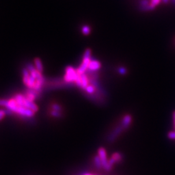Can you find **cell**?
Here are the masks:
<instances>
[{
	"instance_id": "1",
	"label": "cell",
	"mask_w": 175,
	"mask_h": 175,
	"mask_svg": "<svg viewBox=\"0 0 175 175\" xmlns=\"http://www.w3.org/2000/svg\"><path fill=\"white\" fill-rule=\"evenodd\" d=\"M66 74L64 77V80L68 83L75 82L79 74L78 73L77 70L74 69L71 66H68L66 68Z\"/></svg>"
},
{
	"instance_id": "2",
	"label": "cell",
	"mask_w": 175,
	"mask_h": 175,
	"mask_svg": "<svg viewBox=\"0 0 175 175\" xmlns=\"http://www.w3.org/2000/svg\"><path fill=\"white\" fill-rule=\"evenodd\" d=\"M98 155L100 157V160L102 162V165H103V168L104 170L109 171L112 169V166H110L109 164L108 160L107 159V152H106V150L104 148L101 147L100 148L98 151Z\"/></svg>"
},
{
	"instance_id": "3",
	"label": "cell",
	"mask_w": 175,
	"mask_h": 175,
	"mask_svg": "<svg viewBox=\"0 0 175 175\" xmlns=\"http://www.w3.org/2000/svg\"><path fill=\"white\" fill-rule=\"evenodd\" d=\"M123 130H125V129L121 124L117 126L111 132V133L108 136L107 138L108 141L109 143H112L113 141H114L117 138H118L119 136L122 133V132Z\"/></svg>"
},
{
	"instance_id": "4",
	"label": "cell",
	"mask_w": 175,
	"mask_h": 175,
	"mask_svg": "<svg viewBox=\"0 0 175 175\" xmlns=\"http://www.w3.org/2000/svg\"><path fill=\"white\" fill-rule=\"evenodd\" d=\"M90 61H91V58H82V62L81 66L77 69L78 74H83L88 70Z\"/></svg>"
},
{
	"instance_id": "5",
	"label": "cell",
	"mask_w": 175,
	"mask_h": 175,
	"mask_svg": "<svg viewBox=\"0 0 175 175\" xmlns=\"http://www.w3.org/2000/svg\"><path fill=\"white\" fill-rule=\"evenodd\" d=\"M23 107L27 108L29 109H31V110H33V112H36L38 110V106H37L34 101H31V100H28L27 99H26V97L24 99V104H23Z\"/></svg>"
},
{
	"instance_id": "6",
	"label": "cell",
	"mask_w": 175,
	"mask_h": 175,
	"mask_svg": "<svg viewBox=\"0 0 175 175\" xmlns=\"http://www.w3.org/2000/svg\"><path fill=\"white\" fill-rule=\"evenodd\" d=\"M100 63L97 60L91 59V61L89 62L88 70L92 71H97L100 68Z\"/></svg>"
},
{
	"instance_id": "7",
	"label": "cell",
	"mask_w": 175,
	"mask_h": 175,
	"mask_svg": "<svg viewBox=\"0 0 175 175\" xmlns=\"http://www.w3.org/2000/svg\"><path fill=\"white\" fill-rule=\"evenodd\" d=\"M131 123H132L131 115L129 114H126L123 117V119H122L121 124L122 125V126H123L124 129L126 130L130 126Z\"/></svg>"
},
{
	"instance_id": "8",
	"label": "cell",
	"mask_w": 175,
	"mask_h": 175,
	"mask_svg": "<svg viewBox=\"0 0 175 175\" xmlns=\"http://www.w3.org/2000/svg\"><path fill=\"white\" fill-rule=\"evenodd\" d=\"M81 75V84H82V87L81 89H85L86 87L89 85V78L88 75L84 73L83 74H80Z\"/></svg>"
},
{
	"instance_id": "9",
	"label": "cell",
	"mask_w": 175,
	"mask_h": 175,
	"mask_svg": "<svg viewBox=\"0 0 175 175\" xmlns=\"http://www.w3.org/2000/svg\"><path fill=\"white\" fill-rule=\"evenodd\" d=\"M34 62H35V66L37 70V71H38L39 72L42 73V72H43L44 71V67H43V64H42L41 60L39 58H36Z\"/></svg>"
},
{
	"instance_id": "10",
	"label": "cell",
	"mask_w": 175,
	"mask_h": 175,
	"mask_svg": "<svg viewBox=\"0 0 175 175\" xmlns=\"http://www.w3.org/2000/svg\"><path fill=\"white\" fill-rule=\"evenodd\" d=\"M22 75H23V82L25 84V85H27V82H28L29 78L31 75L30 72L27 70V67H24L22 70Z\"/></svg>"
},
{
	"instance_id": "11",
	"label": "cell",
	"mask_w": 175,
	"mask_h": 175,
	"mask_svg": "<svg viewBox=\"0 0 175 175\" xmlns=\"http://www.w3.org/2000/svg\"><path fill=\"white\" fill-rule=\"evenodd\" d=\"M94 163H95V166L97 169H100L103 168V165H102V162L101 160H100V157L99 155L95 156L94 158Z\"/></svg>"
},
{
	"instance_id": "12",
	"label": "cell",
	"mask_w": 175,
	"mask_h": 175,
	"mask_svg": "<svg viewBox=\"0 0 175 175\" xmlns=\"http://www.w3.org/2000/svg\"><path fill=\"white\" fill-rule=\"evenodd\" d=\"M84 90H85L86 93L88 95H93L95 92H96V88H95L93 85H92V84L88 85Z\"/></svg>"
},
{
	"instance_id": "13",
	"label": "cell",
	"mask_w": 175,
	"mask_h": 175,
	"mask_svg": "<svg viewBox=\"0 0 175 175\" xmlns=\"http://www.w3.org/2000/svg\"><path fill=\"white\" fill-rule=\"evenodd\" d=\"M81 31H82V33L84 35L88 36L90 34V33H91V28H90L89 25H84L81 28Z\"/></svg>"
},
{
	"instance_id": "14",
	"label": "cell",
	"mask_w": 175,
	"mask_h": 175,
	"mask_svg": "<svg viewBox=\"0 0 175 175\" xmlns=\"http://www.w3.org/2000/svg\"><path fill=\"white\" fill-rule=\"evenodd\" d=\"M139 9L142 12H147V11H151V10H153L155 9L152 7V5L150 3V5H147V6H144V7L140 6Z\"/></svg>"
},
{
	"instance_id": "15",
	"label": "cell",
	"mask_w": 175,
	"mask_h": 175,
	"mask_svg": "<svg viewBox=\"0 0 175 175\" xmlns=\"http://www.w3.org/2000/svg\"><path fill=\"white\" fill-rule=\"evenodd\" d=\"M50 114L53 117H54V118H62V115H63L62 113L61 112H58V111L53 110H51Z\"/></svg>"
},
{
	"instance_id": "16",
	"label": "cell",
	"mask_w": 175,
	"mask_h": 175,
	"mask_svg": "<svg viewBox=\"0 0 175 175\" xmlns=\"http://www.w3.org/2000/svg\"><path fill=\"white\" fill-rule=\"evenodd\" d=\"M51 110L58 111V112H62V108L61 107V106H60L59 104H58L57 103L52 104V105H51Z\"/></svg>"
},
{
	"instance_id": "17",
	"label": "cell",
	"mask_w": 175,
	"mask_h": 175,
	"mask_svg": "<svg viewBox=\"0 0 175 175\" xmlns=\"http://www.w3.org/2000/svg\"><path fill=\"white\" fill-rule=\"evenodd\" d=\"M112 158H113L114 159L115 161L116 162V163L119 162H121V160H122V156H121V154H119V153H115V154H114V155L112 156Z\"/></svg>"
},
{
	"instance_id": "18",
	"label": "cell",
	"mask_w": 175,
	"mask_h": 175,
	"mask_svg": "<svg viewBox=\"0 0 175 175\" xmlns=\"http://www.w3.org/2000/svg\"><path fill=\"white\" fill-rule=\"evenodd\" d=\"M118 73L119 74H121V75H126V74L127 73V70H126V69L125 67H123V66H121L118 68Z\"/></svg>"
},
{
	"instance_id": "19",
	"label": "cell",
	"mask_w": 175,
	"mask_h": 175,
	"mask_svg": "<svg viewBox=\"0 0 175 175\" xmlns=\"http://www.w3.org/2000/svg\"><path fill=\"white\" fill-rule=\"evenodd\" d=\"M91 53H92L91 49L89 48L86 49L85 51H84L83 58H91Z\"/></svg>"
},
{
	"instance_id": "20",
	"label": "cell",
	"mask_w": 175,
	"mask_h": 175,
	"mask_svg": "<svg viewBox=\"0 0 175 175\" xmlns=\"http://www.w3.org/2000/svg\"><path fill=\"white\" fill-rule=\"evenodd\" d=\"M162 0H151V5H152V7L155 9L156 7H157L158 5L160 4V3L161 2Z\"/></svg>"
},
{
	"instance_id": "21",
	"label": "cell",
	"mask_w": 175,
	"mask_h": 175,
	"mask_svg": "<svg viewBox=\"0 0 175 175\" xmlns=\"http://www.w3.org/2000/svg\"><path fill=\"white\" fill-rule=\"evenodd\" d=\"M150 2H148V0H140V6H147V5H150Z\"/></svg>"
},
{
	"instance_id": "22",
	"label": "cell",
	"mask_w": 175,
	"mask_h": 175,
	"mask_svg": "<svg viewBox=\"0 0 175 175\" xmlns=\"http://www.w3.org/2000/svg\"><path fill=\"white\" fill-rule=\"evenodd\" d=\"M9 100L6 99H0V107H4L6 108L8 104Z\"/></svg>"
},
{
	"instance_id": "23",
	"label": "cell",
	"mask_w": 175,
	"mask_h": 175,
	"mask_svg": "<svg viewBox=\"0 0 175 175\" xmlns=\"http://www.w3.org/2000/svg\"><path fill=\"white\" fill-rule=\"evenodd\" d=\"M168 137L170 140H175V131H171L169 132L167 134Z\"/></svg>"
},
{
	"instance_id": "24",
	"label": "cell",
	"mask_w": 175,
	"mask_h": 175,
	"mask_svg": "<svg viewBox=\"0 0 175 175\" xmlns=\"http://www.w3.org/2000/svg\"><path fill=\"white\" fill-rule=\"evenodd\" d=\"M5 115H6V113L5 112V110L0 109V121L2 120Z\"/></svg>"
},
{
	"instance_id": "25",
	"label": "cell",
	"mask_w": 175,
	"mask_h": 175,
	"mask_svg": "<svg viewBox=\"0 0 175 175\" xmlns=\"http://www.w3.org/2000/svg\"><path fill=\"white\" fill-rule=\"evenodd\" d=\"M173 123H174V127H175V111L173 112Z\"/></svg>"
},
{
	"instance_id": "26",
	"label": "cell",
	"mask_w": 175,
	"mask_h": 175,
	"mask_svg": "<svg viewBox=\"0 0 175 175\" xmlns=\"http://www.w3.org/2000/svg\"><path fill=\"white\" fill-rule=\"evenodd\" d=\"M162 2L163 3H165V4H167L168 2H169V0H162Z\"/></svg>"
},
{
	"instance_id": "27",
	"label": "cell",
	"mask_w": 175,
	"mask_h": 175,
	"mask_svg": "<svg viewBox=\"0 0 175 175\" xmlns=\"http://www.w3.org/2000/svg\"><path fill=\"white\" fill-rule=\"evenodd\" d=\"M171 2L173 5H175V0H171Z\"/></svg>"
},
{
	"instance_id": "28",
	"label": "cell",
	"mask_w": 175,
	"mask_h": 175,
	"mask_svg": "<svg viewBox=\"0 0 175 175\" xmlns=\"http://www.w3.org/2000/svg\"><path fill=\"white\" fill-rule=\"evenodd\" d=\"M82 175H93V174H89V173H86V174H84Z\"/></svg>"
}]
</instances>
